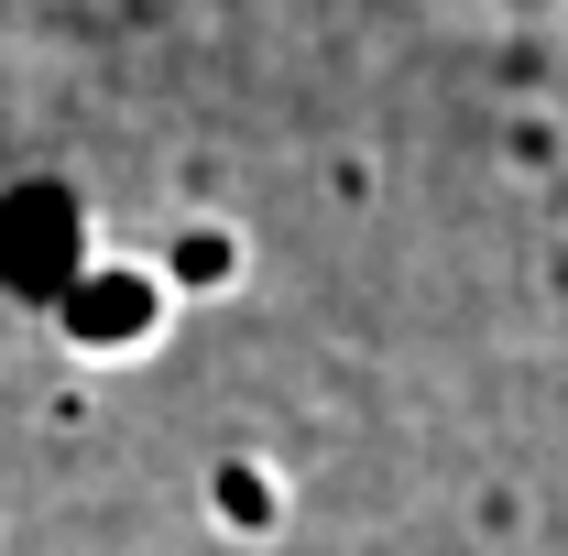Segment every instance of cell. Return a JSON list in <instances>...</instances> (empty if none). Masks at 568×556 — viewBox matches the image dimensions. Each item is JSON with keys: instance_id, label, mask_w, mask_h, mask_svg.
<instances>
[{"instance_id": "1", "label": "cell", "mask_w": 568, "mask_h": 556, "mask_svg": "<svg viewBox=\"0 0 568 556\" xmlns=\"http://www.w3.org/2000/svg\"><path fill=\"white\" fill-rule=\"evenodd\" d=\"M241 274V240H230V229H186V240H175V284H230Z\"/></svg>"}]
</instances>
